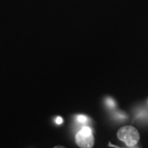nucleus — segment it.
<instances>
[{
	"instance_id": "f257e3e1",
	"label": "nucleus",
	"mask_w": 148,
	"mask_h": 148,
	"mask_svg": "<svg viewBox=\"0 0 148 148\" xmlns=\"http://www.w3.org/2000/svg\"><path fill=\"white\" fill-rule=\"evenodd\" d=\"M117 137L119 140L124 142L127 146L132 147L138 143L140 134L134 127L127 125L121 127L118 130Z\"/></svg>"
},
{
	"instance_id": "f03ea898",
	"label": "nucleus",
	"mask_w": 148,
	"mask_h": 148,
	"mask_svg": "<svg viewBox=\"0 0 148 148\" xmlns=\"http://www.w3.org/2000/svg\"><path fill=\"white\" fill-rule=\"evenodd\" d=\"M75 142L81 148H92L94 145V137L90 127L85 126L75 135Z\"/></svg>"
},
{
	"instance_id": "7ed1b4c3",
	"label": "nucleus",
	"mask_w": 148,
	"mask_h": 148,
	"mask_svg": "<svg viewBox=\"0 0 148 148\" xmlns=\"http://www.w3.org/2000/svg\"><path fill=\"white\" fill-rule=\"evenodd\" d=\"M77 120L79 123H84L88 121V118L84 115H78L77 117Z\"/></svg>"
},
{
	"instance_id": "20e7f679",
	"label": "nucleus",
	"mask_w": 148,
	"mask_h": 148,
	"mask_svg": "<svg viewBox=\"0 0 148 148\" xmlns=\"http://www.w3.org/2000/svg\"><path fill=\"white\" fill-rule=\"evenodd\" d=\"M106 103L107 105H108L109 107H110V108H114V107L115 106V103H114V100L113 99H110V98H108V99H107Z\"/></svg>"
},
{
	"instance_id": "39448f33",
	"label": "nucleus",
	"mask_w": 148,
	"mask_h": 148,
	"mask_svg": "<svg viewBox=\"0 0 148 148\" xmlns=\"http://www.w3.org/2000/svg\"><path fill=\"white\" fill-rule=\"evenodd\" d=\"M55 121L57 124H61V123H62V121H63V119H62V118L60 117V116H57Z\"/></svg>"
},
{
	"instance_id": "423d86ee",
	"label": "nucleus",
	"mask_w": 148,
	"mask_h": 148,
	"mask_svg": "<svg viewBox=\"0 0 148 148\" xmlns=\"http://www.w3.org/2000/svg\"><path fill=\"white\" fill-rule=\"evenodd\" d=\"M53 148H66V147H63V146H61V145H57Z\"/></svg>"
}]
</instances>
